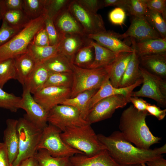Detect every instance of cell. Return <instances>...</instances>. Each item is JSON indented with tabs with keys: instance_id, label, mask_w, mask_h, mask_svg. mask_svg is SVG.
I'll return each instance as SVG.
<instances>
[{
	"instance_id": "obj_1",
	"label": "cell",
	"mask_w": 166,
	"mask_h": 166,
	"mask_svg": "<svg viewBox=\"0 0 166 166\" xmlns=\"http://www.w3.org/2000/svg\"><path fill=\"white\" fill-rule=\"evenodd\" d=\"M97 136L110 156L124 166L145 163L166 152V144L153 149H141L127 140L120 131H114L108 136L102 134Z\"/></svg>"
},
{
	"instance_id": "obj_2",
	"label": "cell",
	"mask_w": 166,
	"mask_h": 166,
	"mask_svg": "<svg viewBox=\"0 0 166 166\" xmlns=\"http://www.w3.org/2000/svg\"><path fill=\"white\" fill-rule=\"evenodd\" d=\"M148 115L146 111H139L131 105L123 111L120 120L119 129L124 137L142 149H150L162 139L154 136L149 130L146 122Z\"/></svg>"
},
{
	"instance_id": "obj_3",
	"label": "cell",
	"mask_w": 166,
	"mask_h": 166,
	"mask_svg": "<svg viewBox=\"0 0 166 166\" xmlns=\"http://www.w3.org/2000/svg\"><path fill=\"white\" fill-rule=\"evenodd\" d=\"M47 15L31 20L7 42L0 46V62L26 52L35 35L45 28Z\"/></svg>"
},
{
	"instance_id": "obj_4",
	"label": "cell",
	"mask_w": 166,
	"mask_h": 166,
	"mask_svg": "<svg viewBox=\"0 0 166 166\" xmlns=\"http://www.w3.org/2000/svg\"><path fill=\"white\" fill-rule=\"evenodd\" d=\"M91 124L68 128L61 133L63 141L84 155L91 156L106 149Z\"/></svg>"
},
{
	"instance_id": "obj_5",
	"label": "cell",
	"mask_w": 166,
	"mask_h": 166,
	"mask_svg": "<svg viewBox=\"0 0 166 166\" xmlns=\"http://www.w3.org/2000/svg\"><path fill=\"white\" fill-rule=\"evenodd\" d=\"M17 129L19 140L18 152L12 166H15L23 160L34 156L43 131L25 116L18 120Z\"/></svg>"
},
{
	"instance_id": "obj_6",
	"label": "cell",
	"mask_w": 166,
	"mask_h": 166,
	"mask_svg": "<svg viewBox=\"0 0 166 166\" xmlns=\"http://www.w3.org/2000/svg\"><path fill=\"white\" fill-rule=\"evenodd\" d=\"M73 83L70 98L84 91L98 90L108 76L105 67L88 69L78 67L73 64Z\"/></svg>"
},
{
	"instance_id": "obj_7",
	"label": "cell",
	"mask_w": 166,
	"mask_h": 166,
	"mask_svg": "<svg viewBox=\"0 0 166 166\" xmlns=\"http://www.w3.org/2000/svg\"><path fill=\"white\" fill-rule=\"evenodd\" d=\"M143 85L131 97H145L155 101L160 107H166V80L153 74L140 66Z\"/></svg>"
},
{
	"instance_id": "obj_8",
	"label": "cell",
	"mask_w": 166,
	"mask_h": 166,
	"mask_svg": "<svg viewBox=\"0 0 166 166\" xmlns=\"http://www.w3.org/2000/svg\"><path fill=\"white\" fill-rule=\"evenodd\" d=\"M61 132L58 128L49 123L43 129L37 150L45 149L54 157H70L77 154H84L65 144L61 137Z\"/></svg>"
},
{
	"instance_id": "obj_9",
	"label": "cell",
	"mask_w": 166,
	"mask_h": 166,
	"mask_svg": "<svg viewBox=\"0 0 166 166\" xmlns=\"http://www.w3.org/2000/svg\"><path fill=\"white\" fill-rule=\"evenodd\" d=\"M47 121L49 124L62 132L68 128L89 124L83 118L77 109L64 104L57 105L50 109L48 112Z\"/></svg>"
},
{
	"instance_id": "obj_10",
	"label": "cell",
	"mask_w": 166,
	"mask_h": 166,
	"mask_svg": "<svg viewBox=\"0 0 166 166\" xmlns=\"http://www.w3.org/2000/svg\"><path fill=\"white\" fill-rule=\"evenodd\" d=\"M68 9L82 27L87 36L106 31L101 15L89 11L77 0H71Z\"/></svg>"
},
{
	"instance_id": "obj_11",
	"label": "cell",
	"mask_w": 166,
	"mask_h": 166,
	"mask_svg": "<svg viewBox=\"0 0 166 166\" xmlns=\"http://www.w3.org/2000/svg\"><path fill=\"white\" fill-rule=\"evenodd\" d=\"M129 98L117 95L99 101L89 110L86 121L91 124L111 118L117 109L124 108L129 102Z\"/></svg>"
},
{
	"instance_id": "obj_12",
	"label": "cell",
	"mask_w": 166,
	"mask_h": 166,
	"mask_svg": "<svg viewBox=\"0 0 166 166\" xmlns=\"http://www.w3.org/2000/svg\"><path fill=\"white\" fill-rule=\"evenodd\" d=\"M20 109L26 113L25 116L37 126L43 129L47 125L48 112L38 103L29 90L23 86Z\"/></svg>"
},
{
	"instance_id": "obj_13",
	"label": "cell",
	"mask_w": 166,
	"mask_h": 166,
	"mask_svg": "<svg viewBox=\"0 0 166 166\" xmlns=\"http://www.w3.org/2000/svg\"><path fill=\"white\" fill-rule=\"evenodd\" d=\"M71 88L56 86L44 87L34 94L35 100L48 112L70 97Z\"/></svg>"
},
{
	"instance_id": "obj_14",
	"label": "cell",
	"mask_w": 166,
	"mask_h": 166,
	"mask_svg": "<svg viewBox=\"0 0 166 166\" xmlns=\"http://www.w3.org/2000/svg\"><path fill=\"white\" fill-rule=\"evenodd\" d=\"M119 37L121 39L130 37L136 39L138 41L162 38L148 22L144 16H133L128 29L124 34H119Z\"/></svg>"
},
{
	"instance_id": "obj_15",
	"label": "cell",
	"mask_w": 166,
	"mask_h": 166,
	"mask_svg": "<svg viewBox=\"0 0 166 166\" xmlns=\"http://www.w3.org/2000/svg\"><path fill=\"white\" fill-rule=\"evenodd\" d=\"M53 21L61 39L66 34L88 36L82 27L69 11L68 7L56 17Z\"/></svg>"
},
{
	"instance_id": "obj_16",
	"label": "cell",
	"mask_w": 166,
	"mask_h": 166,
	"mask_svg": "<svg viewBox=\"0 0 166 166\" xmlns=\"http://www.w3.org/2000/svg\"><path fill=\"white\" fill-rule=\"evenodd\" d=\"M119 34L110 30L95 34L88 35V37L100 45L115 53L133 52L134 49L119 38Z\"/></svg>"
},
{
	"instance_id": "obj_17",
	"label": "cell",
	"mask_w": 166,
	"mask_h": 166,
	"mask_svg": "<svg viewBox=\"0 0 166 166\" xmlns=\"http://www.w3.org/2000/svg\"><path fill=\"white\" fill-rule=\"evenodd\" d=\"M70 159L72 166H124L116 162L106 149L91 156L76 154Z\"/></svg>"
},
{
	"instance_id": "obj_18",
	"label": "cell",
	"mask_w": 166,
	"mask_h": 166,
	"mask_svg": "<svg viewBox=\"0 0 166 166\" xmlns=\"http://www.w3.org/2000/svg\"><path fill=\"white\" fill-rule=\"evenodd\" d=\"M133 52L118 53L115 59L105 67L111 85L120 88L121 80L132 57Z\"/></svg>"
},
{
	"instance_id": "obj_19",
	"label": "cell",
	"mask_w": 166,
	"mask_h": 166,
	"mask_svg": "<svg viewBox=\"0 0 166 166\" xmlns=\"http://www.w3.org/2000/svg\"><path fill=\"white\" fill-rule=\"evenodd\" d=\"M142 83V80L141 79L130 86L115 88L111 85L108 75L100 88L91 98L89 102V109L99 101L111 96L121 95L129 98L134 89Z\"/></svg>"
},
{
	"instance_id": "obj_20",
	"label": "cell",
	"mask_w": 166,
	"mask_h": 166,
	"mask_svg": "<svg viewBox=\"0 0 166 166\" xmlns=\"http://www.w3.org/2000/svg\"><path fill=\"white\" fill-rule=\"evenodd\" d=\"M91 40L87 36L65 34L62 38L58 44V53L65 56L72 63L76 53L80 48L89 44Z\"/></svg>"
},
{
	"instance_id": "obj_21",
	"label": "cell",
	"mask_w": 166,
	"mask_h": 166,
	"mask_svg": "<svg viewBox=\"0 0 166 166\" xmlns=\"http://www.w3.org/2000/svg\"><path fill=\"white\" fill-rule=\"evenodd\" d=\"M18 120L8 119L4 132L3 142L6 149L10 163L12 165L18 152L19 140L17 129Z\"/></svg>"
},
{
	"instance_id": "obj_22",
	"label": "cell",
	"mask_w": 166,
	"mask_h": 166,
	"mask_svg": "<svg viewBox=\"0 0 166 166\" xmlns=\"http://www.w3.org/2000/svg\"><path fill=\"white\" fill-rule=\"evenodd\" d=\"M140 66L148 72L166 79V52L139 57Z\"/></svg>"
},
{
	"instance_id": "obj_23",
	"label": "cell",
	"mask_w": 166,
	"mask_h": 166,
	"mask_svg": "<svg viewBox=\"0 0 166 166\" xmlns=\"http://www.w3.org/2000/svg\"><path fill=\"white\" fill-rule=\"evenodd\" d=\"M14 59L16 79L24 86L27 84L37 63L29 50Z\"/></svg>"
},
{
	"instance_id": "obj_24",
	"label": "cell",
	"mask_w": 166,
	"mask_h": 166,
	"mask_svg": "<svg viewBox=\"0 0 166 166\" xmlns=\"http://www.w3.org/2000/svg\"><path fill=\"white\" fill-rule=\"evenodd\" d=\"M131 38L132 48L139 56L166 51V38L150 39L136 42Z\"/></svg>"
},
{
	"instance_id": "obj_25",
	"label": "cell",
	"mask_w": 166,
	"mask_h": 166,
	"mask_svg": "<svg viewBox=\"0 0 166 166\" xmlns=\"http://www.w3.org/2000/svg\"><path fill=\"white\" fill-rule=\"evenodd\" d=\"M98 90L91 89L84 91L74 97L66 99L62 104L71 105L75 108L86 121L89 110L90 101Z\"/></svg>"
},
{
	"instance_id": "obj_26",
	"label": "cell",
	"mask_w": 166,
	"mask_h": 166,
	"mask_svg": "<svg viewBox=\"0 0 166 166\" xmlns=\"http://www.w3.org/2000/svg\"><path fill=\"white\" fill-rule=\"evenodd\" d=\"M139 67V57L134 50L131 58L121 80L120 88L131 86L142 79Z\"/></svg>"
},
{
	"instance_id": "obj_27",
	"label": "cell",
	"mask_w": 166,
	"mask_h": 166,
	"mask_svg": "<svg viewBox=\"0 0 166 166\" xmlns=\"http://www.w3.org/2000/svg\"><path fill=\"white\" fill-rule=\"evenodd\" d=\"M49 72L43 63H38L25 86L34 94L42 88L47 81Z\"/></svg>"
},
{
	"instance_id": "obj_28",
	"label": "cell",
	"mask_w": 166,
	"mask_h": 166,
	"mask_svg": "<svg viewBox=\"0 0 166 166\" xmlns=\"http://www.w3.org/2000/svg\"><path fill=\"white\" fill-rule=\"evenodd\" d=\"M90 43L94 48V58L92 63L87 68L95 69L105 67L115 59L118 53L110 50L92 39Z\"/></svg>"
},
{
	"instance_id": "obj_29",
	"label": "cell",
	"mask_w": 166,
	"mask_h": 166,
	"mask_svg": "<svg viewBox=\"0 0 166 166\" xmlns=\"http://www.w3.org/2000/svg\"><path fill=\"white\" fill-rule=\"evenodd\" d=\"M43 63L49 72H73L72 63L65 56L58 53Z\"/></svg>"
},
{
	"instance_id": "obj_30",
	"label": "cell",
	"mask_w": 166,
	"mask_h": 166,
	"mask_svg": "<svg viewBox=\"0 0 166 166\" xmlns=\"http://www.w3.org/2000/svg\"><path fill=\"white\" fill-rule=\"evenodd\" d=\"M34 157L40 166H72L70 157H53L44 149L38 150Z\"/></svg>"
},
{
	"instance_id": "obj_31",
	"label": "cell",
	"mask_w": 166,
	"mask_h": 166,
	"mask_svg": "<svg viewBox=\"0 0 166 166\" xmlns=\"http://www.w3.org/2000/svg\"><path fill=\"white\" fill-rule=\"evenodd\" d=\"M94 55V48L90 42L89 44L77 51L74 55L72 63L78 67L87 68L93 62Z\"/></svg>"
},
{
	"instance_id": "obj_32",
	"label": "cell",
	"mask_w": 166,
	"mask_h": 166,
	"mask_svg": "<svg viewBox=\"0 0 166 166\" xmlns=\"http://www.w3.org/2000/svg\"><path fill=\"white\" fill-rule=\"evenodd\" d=\"M72 83V73L49 72L48 78L42 88L52 86L71 88Z\"/></svg>"
},
{
	"instance_id": "obj_33",
	"label": "cell",
	"mask_w": 166,
	"mask_h": 166,
	"mask_svg": "<svg viewBox=\"0 0 166 166\" xmlns=\"http://www.w3.org/2000/svg\"><path fill=\"white\" fill-rule=\"evenodd\" d=\"M58 45L40 46L30 44L28 50L31 53L37 63H43L58 53Z\"/></svg>"
},
{
	"instance_id": "obj_34",
	"label": "cell",
	"mask_w": 166,
	"mask_h": 166,
	"mask_svg": "<svg viewBox=\"0 0 166 166\" xmlns=\"http://www.w3.org/2000/svg\"><path fill=\"white\" fill-rule=\"evenodd\" d=\"M2 19L11 26L20 30L22 29L30 20L23 10H20L6 11Z\"/></svg>"
},
{
	"instance_id": "obj_35",
	"label": "cell",
	"mask_w": 166,
	"mask_h": 166,
	"mask_svg": "<svg viewBox=\"0 0 166 166\" xmlns=\"http://www.w3.org/2000/svg\"><path fill=\"white\" fill-rule=\"evenodd\" d=\"M23 11L30 20L46 14V0H23Z\"/></svg>"
},
{
	"instance_id": "obj_36",
	"label": "cell",
	"mask_w": 166,
	"mask_h": 166,
	"mask_svg": "<svg viewBox=\"0 0 166 166\" xmlns=\"http://www.w3.org/2000/svg\"><path fill=\"white\" fill-rule=\"evenodd\" d=\"M144 17L149 23L158 33L162 38H166V21L160 14L148 8Z\"/></svg>"
},
{
	"instance_id": "obj_37",
	"label": "cell",
	"mask_w": 166,
	"mask_h": 166,
	"mask_svg": "<svg viewBox=\"0 0 166 166\" xmlns=\"http://www.w3.org/2000/svg\"><path fill=\"white\" fill-rule=\"evenodd\" d=\"M17 73L14 58H10L0 62V87L11 79H16Z\"/></svg>"
},
{
	"instance_id": "obj_38",
	"label": "cell",
	"mask_w": 166,
	"mask_h": 166,
	"mask_svg": "<svg viewBox=\"0 0 166 166\" xmlns=\"http://www.w3.org/2000/svg\"><path fill=\"white\" fill-rule=\"evenodd\" d=\"M22 97L9 93L0 87V108L9 110L12 112H16L20 109Z\"/></svg>"
},
{
	"instance_id": "obj_39",
	"label": "cell",
	"mask_w": 166,
	"mask_h": 166,
	"mask_svg": "<svg viewBox=\"0 0 166 166\" xmlns=\"http://www.w3.org/2000/svg\"><path fill=\"white\" fill-rule=\"evenodd\" d=\"M71 0H46L45 11L47 16L53 20L67 8Z\"/></svg>"
},
{
	"instance_id": "obj_40",
	"label": "cell",
	"mask_w": 166,
	"mask_h": 166,
	"mask_svg": "<svg viewBox=\"0 0 166 166\" xmlns=\"http://www.w3.org/2000/svg\"><path fill=\"white\" fill-rule=\"evenodd\" d=\"M147 9L146 0H127L124 10L133 16H142Z\"/></svg>"
},
{
	"instance_id": "obj_41",
	"label": "cell",
	"mask_w": 166,
	"mask_h": 166,
	"mask_svg": "<svg viewBox=\"0 0 166 166\" xmlns=\"http://www.w3.org/2000/svg\"><path fill=\"white\" fill-rule=\"evenodd\" d=\"M45 28L49 39L50 45H58L61 40V38L54 26L53 20L47 16L45 21Z\"/></svg>"
},
{
	"instance_id": "obj_42",
	"label": "cell",
	"mask_w": 166,
	"mask_h": 166,
	"mask_svg": "<svg viewBox=\"0 0 166 166\" xmlns=\"http://www.w3.org/2000/svg\"><path fill=\"white\" fill-rule=\"evenodd\" d=\"M2 20L0 28V46L8 41L21 30L11 26L5 20Z\"/></svg>"
},
{
	"instance_id": "obj_43",
	"label": "cell",
	"mask_w": 166,
	"mask_h": 166,
	"mask_svg": "<svg viewBox=\"0 0 166 166\" xmlns=\"http://www.w3.org/2000/svg\"><path fill=\"white\" fill-rule=\"evenodd\" d=\"M146 3L148 8L160 14L166 21V0H146Z\"/></svg>"
},
{
	"instance_id": "obj_44",
	"label": "cell",
	"mask_w": 166,
	"mask_h": 166,
	"mask_svg": "<svg viewBox=\"0 0 166 166\" xmlns=\"http://www.w3.org/2000/svg\"><path fill=\"white\" fill-rule=\"evenodd\" d=\"M126 17L125 10L120 7H116L109 14V18L111 22L115 25L122 26L124 23Z\"/></svg>"
},
{
	"instance_id": "obj_45",
	"label": "cell",
	"mask_w": 166,
	"mask_h": 166,
	"mask_svg": "<svg viewBox=\"0 0 166 166\" xmlns=\"http://www.w3.org/2000/svg\"><path fill=\"white\" fill-rule=\"evenodd\" d=\"M82 6L90 12L97 13L100 9L104 7L103 0H77Z\"/></svg>"
},
{
	"instance_id": "obj_46",
	"label": "cell",
	"mask_w": 166,
	"mask_h": 166,
	"mask_svg": "<svg viewBox=\"0 0 166 166\" xmlns=\"http://www.w3.org/2000/svg\"><path fill=\"white\" fill-rule=\"evenodd\" d=\"M31 44L40 46L50 45L49 37L45 28L35 35Z\"/></svg>"
},
{
	"instance_id": "obj_47",
	"label": "cell",
	"mask_w": 166,
	"mask_h": 166,
	"mask_svg": "<svg viewBox=\"0 0 166 166\" xmlns=\"http://www.w3.org/2000/svg\"><path fill=\"white\" fill-rule=\"evenodd\" d=\"M148 115L155 117L158 120H163L166 115V109H161L155 105L148 103L146 109Z\"/></svg>"
},
{
	"instance_id": "obj_48",
	"label": "cell",
	"mask_w": 166,
	"mask_h": 166,
	"mask_svg": "<svg viewBox=\"0 0 166 166\" xmlns=\"http://www.w3.org/2000/svg\"><path fill=\"white\" fill-rule=\"evenodd\" d=\"M6 10H23V0H4Z\"/></svg>"
},
{
	"instance_id": "obj_49",
	"label": "cell",
	"mask_w": 166,
	"mask_h": 166,
	"mask_svg": "<svg viewBox=\"0 0 166 166\" xmlns=\"http://www.w3.org/2000/svg\"><path fill=\"white\" fill-rule=\"evenodd\" d=\"M129 102H131L133 106L140 111H146L148 103L141 98L137 97H131L129 98Z\"/></svg>"
},
{
	"instance_id": "obj_50",
	"label": "cell",
	"mask_w": 166,
	"mask_h": 166,
	"mask_svg": "<svg viewBox=\"0 0 166 166\" xmlns=\"http://www.w3.org/2000/svg\"><path fill=\"white\" fill-rule=\"evenodd\" d=\"M0 166H12L9 162L5 145L0 142Z\"/></svg>"
},
{
	"instance_id": "obj_51",
	"label": "cell",
	"mask_w": 166,
	"mask_h": 166,
	"mask_svg": "<svg viewBox=\"0 0 166 166\" xmlns=\"http://www.w3.org/2000/svg\"><path fill=\"white\" fill-rule=\"evenodd\" d=\"M127 0H104V7L109 6L120 7L124 10Z\"/></svg>"
},
{
	"instance_id": "obj_52",
	"label": "cell",
	"mask_w": 166,
	"mask_h": 166,
	"mask_svg": "<svg viewBox=\"0 0 166 166\" xmlns=\"http://www.w3.org/2000/svg\"><path fill=\"white\" fill-rule=\"evenodd\" d=\"M147 166H166V160L162 155L147 161Z\"/></svg>"
},
{
	"instance_id": "obj_53",
	"label": "cell",
	"mask_w": 166,
	"mask_h": 166,
	"mask_svg": "<svg viewBox=\"0 0 166 166\" xmlns=\"http://www.w3.org/2000/svg\"><path fill=\"white\" fill-rule=\"evenodd\" d=\"M15 166H40L36 159L34 157L27 159Z\"/></svg>"
},
{
	"instance_id": "obj_54",
	"label": "cell",
	"mask_w": 166,
	"mask_h": 166,
	"mask_svg": "<svg viewBox=\"0 0 166 166\" xmlns=\"http://www.w3.org/2000/svg\"><path fill=\"white\" fill-rule=\"evenodd\" d=\"M6 11L4 0H0V21L2 19L4 14Z\"/></svg>"
},
{
	"instance_id": "obj_55",
	"label": "cell",
	"mask_w": 166,
	"mask_h": 166,
	"mask_svg": "<svg viewBox=\"0 0 166 166\" xmlns=\"http://www.w3.org/2000/svg\"><path fill=\"white\" fill-rule=\"evenodd\" d=\"M128 166H141L140 164H134L128 165Z\"/></svg>"
},
{
	"instance_id": "obj_56",
	"label": "cell",
	"mask_w": 166,
	"mask_h": 166,
	"mask_svg": "<svg viewBox=\"0 0 166 166\" xmlns=\"http://www.w3.org/2000/svg\"><path fill=\"white\" fill-rule=\"evenodd\" d=\"M141 166H147L145 163H142L140 164Z\"/></svg>"
},
{
	"instance_id": "obj_57",
	"label": "cell",
	"mask_w": 166,
	"mask_h": 166,
	"mask_svg": "<svg viewBox=\"0 0 166 166\" xmlns=\"http://www.w3.org/2000/svg\"></svg>"
}]
</instances>
